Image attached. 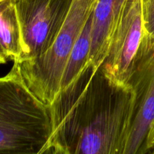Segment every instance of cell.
<instances>
[{
    "label": "cell",
    "instance_id": "obj_1",
    "mask_svg": "<svg viewBox=\"0 0 154 154\" xmlns=\"http://www.w3.org/2000/svg\"><path fill=\"white\" fill-rule=\"evenodd\" d=\"M135 99L130 86L89 62L49 105L52 132L42 154H124Z\"/></svg>",
    "mask_w": 154,
    "mask_h": 154
},
{
    "label": "cell",
    "instance_id": "obj_2",
    "mask_svg": "<svg viewBox=\"0 0 154 154\" xmlns=\"http://www.w3.org/2000/svg\"><path fill=\"white\" fill-rule=\"evenodd\" d=\"M51 132L49 105L29 89L14 63L0 77V153L42 154Z\"/></svg>",
    "mask_w": 154,
    "mask_h": 154
},
{
    "label": "cell",
    "instance_id": "obj_3",
    "mask_svg": "<svg viewBox=\"0 0 154 154\" xmlns=\"http://www.w3.org/2000/svg\"><path fill=\"white\" fill-rule=\"evenodd\" d=\"M96 0H74L55 42L45 54L17 63L26 84L43 102L51 105L60 90V81L74 45L90 18Z\"/></svg>",
    "mask_w": 154,
    "mask_h": 154
},
{
    "label": "cell",
    "instance_id": "obj_4",
    "mask_svg": "<svg viewBox=\"0 0 154 154\" xmlns=\"http://www.w3.org/2000/svg\"><path fill=\"white\" fill-rule=\"evenodd\" d=\"M15 1L24 48L20 62L38 58L54 44L74 0Z\"/></svg>",
    "mask_w": 154,
    "mask_h": 154
},
{
    "label": "cell",
    "instance_id": "obj_5",
    "mask_svg": "<svg viewBox=\"0 0 154 154\" xmlns=\"http://www.w3.org/2000/svg\"><path fill=\"white\" fill-rule=\"evenodd\" d=\"M144 37L141 0H126L100 66L114 82L129 86Z\"/></svg>",
    "mask_w": 154,
    "mask_h": 154
},
{
    "label": "cell",
    "instance_id": "obj_6",
    "mask_svg": "<svg viewBox=\"0 0 154 154\" xmlns=\"http://www.w3.org/2000/svg\"><path fill=\"white\" fill-rule=\"evenodd\" d=\"M128 85L135 92V99L124 154H144L154 123V39L146 35Z\"/></svg>",
    "mask_w": 154,
    "mask_h": 154
},
{
    "label": "cell",
    "instance_id": "obj_7",
    "mask_svg": "<svg viewBox=\"0 0 154 154\" xmlns=\"http://www.w3.org/2000/svg\"><path fill=\"white\" fill-rule=\"evenodd\" d=\"M126 0H96L92 18L90 62L100 66Z\"/></svg>",
    "mask_w": 154,
    "mask_h": 154
},
{
    "label": "cell",
    "instance_id": "obj_8",
    "mask_svg": "<svg viewBox=\"0 0 154 154\" xmlns=\"http://www.w3.org/2000/svg\"><path fill=\"white\" fill-rule=\"evenodd\" d=\"M24 48L15 0H0V64L22 60Z\"/></svg>",
    "mask_w": 154,
    "mask_h": 154
},
{
    "label": "cell",
    "instance_id": "obj_9",
    "mask_svg": "<svg viewBox=\"0 0 154 154\" xmlns=\"http://www.w3.org/2000/svg\"><path fill=\"white\" fill-rule=\"evenodd\" d=\"M93 12L69 56L60 81V90L69 86L90 62Z\"/></svg>",
    "mask_w": 154,
    "mask_h": 154
},
{
    "label": "cell",
    "instance_id": "obj_10",
    "mask_svg": "<svg viewBox=\"0 0 154 154\" xmlns=\"http://www.w3.org/2000/svg\"><path fill=\"white\" fill-rule=\"evenodd\" d=\"M141 12L145 35L154 39V0H141Z\"/></svg>",
    "mask_w": 154,
    "mask_h": 154
},
{
    "label": "cell",
    "instance_id": "obj_11",
    "mask_svg": "<svg viewBox=\"0 0 154 154\" xmlns=\"http://www.w3.org/2000/svg\"><path fill=\"white\" fill-rule=\"evenodd\" d=\"M154 146V123L151 128L150 133H149L148 138H147V143H146L145 149H144V154L150 153V150Z\"/></svg>",
    "mask_w": 154,
    "mask_h": 154
},
{
    "label": "cell",
    "instance_id": "obj_12",
    "mask_svg": "<svg viewBox=\"0 0 154 154\" xmlns=\"http://www.w3.org/2000/svg\"><path fill=\"white\" fill-rule=\"evenodd\" d=\"M150 153H153V154H154V146L153 147H152V149L151 150H150Z\"/></svg>",
    "mask_w": 154,
    "mask_h": 154
}]
</instances>
